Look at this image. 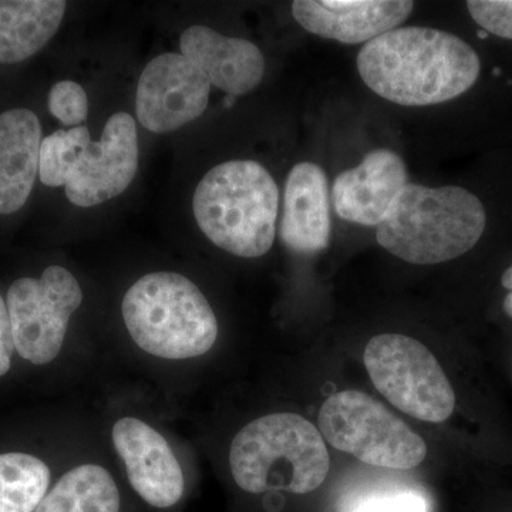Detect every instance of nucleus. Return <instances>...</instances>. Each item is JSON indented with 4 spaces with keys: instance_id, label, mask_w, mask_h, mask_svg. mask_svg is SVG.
<instances>
[{
    "instance_id": "7ed1b4c3",
    "label": "nucleus",
    "mask_w": 512,
    "mask_h": 512,
    "mask_svg": "<svg viewBox=\"0 0 512 512\" xmlns=\"http://www.w3.org/2000/svg\"><path fill=\"white\" fill-rule=\"evenodd\" d=\"M192 211L215 247L241 258H258L274 245L279 188L264 165L227 161L202 177Z\"/></svg>"
},
{
    "instance_id": "aec40b11",
    "label": "nucleus",
    "mask_w": 512,
    "mask_h": 512,
    "mask_svg": "<svg viewBox=\"0 0 512 512\" xmlns=\"http://www.w3.org/2000/svg\"><path fill=\"white\" fill-rule=\"evenodd\" d=\"M89 138H92L89 128L84 126L57 130L43 137L39 160L40 183L49 188L64 187L77 151Z\"/></svg>"
},
{
    "instance_id": "a211bd4d",
    "label": "nucleus",
    "mask_w": 512,
    "mask_h": 512,
    "mask_svg": "<svg viewBox=\"0 0 512 512\" xmlns=\"http://www.w3.org/2000/svg\"><path fill=\"white\" fill-rule=\"evenodd\" d=\"M120 507V490L109 471L83 464L63 474L35 512H120Z\"/></svg>"
},
{
    "instance_id": "f257e3e1",
    "label": "nucleus",
    "mask_w": 512,
    "mask_h": 512,
    "mask_svg": "<svg viewBox=\"0 0 512 512\" xmlns=\"http://www.w3.org/2000/svg\"><path fill=\"white\" fill-rule=\"evenodd\" d=\"M357 72L377 96L406 107L436 106L476 84L481 60L466 40L444 30L406 26L370 40Z\"/></svg>"
},
{
    "instance_id": "2eb2a0df",
    "label": "nucleus",
    "mask_w": 512,
    "mask_h": 512,
    "mask_svg": "<svg viewBox=\"0 0 512 512\" xmlns=\"http://www.w3.org/2000/svg\"><path fill=\"white\" fill-rule=\"evenodd\" d=\"M279 235L285 247L298 254H318L329 247V181L320 165L306 161L296 164L289 173Z\"/></svg>"
},
{
    "instance_id": "f8f14e48",
    "label": "nucleus",
    "mask_w": 512,
    "mask_h": 512,
    "mask_svg": "<svg viewBox=\"0 0 512 512\" xmlns=\"http://www.w3.org/2000/svg\"><path fill=\"white\" fill-rule=\"evenodd\" d=\"M409 0H296L293 18L306 32L359 45L400 28L412 15Z\"/></svg>"
},
{
    "instance_id": "5701e85b",
    "label": "nucleus",
    "mask_w": 512,
    "mask_h": 512,
    "mask_svg": "<svg viewBox=\"0 0 512 512\" xmlns=\"http://www.w3.org/2000/svg\"><path fill=\"white\" fill-rule=\"evenodd\" d=\"M353 512H427V504L414 493L382 494L367 498Z\"/></svg>"
},
{
    "instance_id": "0eeeda50",
    "label": "nucleus",
    "mask_w": 512,
    "mask_h": 512,
    "mask_svg": "<svg viewBox=\"0 0 512 512\" xmlns=\"http://www.w3.org/2000/svg\"><path fill=\"white\" fill-rule=\"evenodd\" d=\"M16 357L33 367L55 362L70 318L83 302L72 272L49 265L39 275L19 276L5 293Z\"/></svg>"
},
{
    "instance_id": "6ab92c4d",
    "label": "nucleus",
    "mask_w": 512,
    "mask_h": 512,
    "mask_svg": "<svg viewBox=\"0 0 512 512\" xmlns=\"http://www.w3.org/2000/svg\"><path fill=\"white\" fill-rule=\"evenodd\" d=\"M52 470L25 450L0 451V512H35L50 490Z\"/></svg>"
},
{
    "instance_id": "412c9836",
    "label": "nucleus",
    "mask_w": 512,
    "mask_h": 512,
    "mask_svg": "<svg viewBox=\"0 0 512 512\" xmlns=\"http://www.w3.org/2000/svg\"><path fill=\"white\" fill-rule=\"evenodd\" d=\"M47 107L50 114L60 123L79 127L89 114V99L80 84L72 80H62L53 84L47 94Z\"/></svg>"
},
{
    "instance_id": "4be33fe9",
    "label": "nucleus",
    "mask_w": 512,
    "mask_h": 512,
    "mask_svg": "<svg viewBox=\"0 0 512 512\" xmlns=\"http://www.w3.org/2000/svg\"><path fill=\"white\" fill-rule=\"evenodd\" d=\"M467 9L484 32L512 40V0H470Z\"/></svg>"
},
{
    "instance_id": "9b49d317",
    "label": "nucleus",
    "mask_w": 512,
    "mask_h": 512,
    "mask_svg": "<svg viewBox=\"0 0 512 512\" xmlns=\"http://www.w3.org/2000/svg\"><path fill=\"white\" fill-rule=\"evenodd\" d=\"M113 444L126 466L128 481L147 504L170 508L184 495V474L167 440L134 417L114 424Z\"/></svg>"
},
{
    "instance_id": "393cba45",
    "label": "nucleus",
    "mask_w": 512,
    "mask_h": 512,
    "mask_svg": "<svg viewBox=\"0 0 512 512\" xmlns=\"http://www.w3.org/2000/svg\"><path fill=\"white\" fill-rule=\"evenodd\" d=\"M501 284H503L505 289L510 291V293L505 296L503 308L504 312L512 318V265L504 272L503 278H501Z\"/></svg>"
},
{
    "instance_id": "39448f33",
    "label": "nucleus",
    "mask_w": 512,
    "mask_h": 512,
    "mask_svg": "<svg viewBox=\"0 0 512 512\" xmlns=\"http://www.w3.org/2000/svg\"><path fill=\"white\" fill-rule=\"evenodd\" d=\"M128 333L148 355L192 359L210 352L218 322L200 288L175 272H153L138 279L123 299Z\"/></svg>"
},
{
    "instance_id": "f3484780",
    "label": "nucleus",
    "mask_w": 512,
    "mask_h": 512,
    "mask_svg": "<svg viewBox=\"0 0 512 512\" xmlns=\"http://www.w3.org/2000/svg\"><path fill=\"white\" fill-rule=\"evenodd\" d=\"M63 0H0V64L37 55L62 25Z\"/></svg>"
},
{
    "instance_id": "4468645a",
    "label": "nucleus",
    "mask_w": 512,
    "mask_h": 512,
    "mask_svg": "<svg viewBox=\"0 0 512 512\" xmlns=\"http://www.w3.org/2000/svg\"><path fill=\"white\" fill-rule=\"evenodd\" d=\"M180 53L197 64L211 86L228 96L251 93L261 84L265 59L249 40L221 35L208 26H191L180 39Z\"/></svg>"
},
{
    "instance_id": "20e7f679",
    "label": "nucleus",
    "mask_w": 512,
    "mask_h": 512,
    "mask_svg": "<svg viewBox=\"0 0 512 512\" xmlns=\"http://www.w3.org/2000/svg\"><path fill=\"white\" fill-rule=\"evenodd\" d=\"M232 477L241 490L309 494L325 483L328 447L318 427L295 413L259 417L239 430L229 450Z\"/></svg>"
},
{
    "instance_id": "f03ea898",
    "label": "nucleus",
    "mask_w": 512,
    "mask_h": 512,
    "mask_svg": "<svg viewBox=\"0 0 512 512\" xmlns=\"http://www.w3.org/2000/svg\"><path fill=\"white\" fill-rule=\"evenodd\" d=\"M487 214L463 187L407 184L377 225L376 239L413 265H436L471 251L483 237Z\"/></svg>"
},
{
    "instance_id": "9d476101",
    "label": "nucleus",
    "mask_w": 512,
    "mask_h": 512,
    "mask_svg": "<svg viewBox=\"0 0 512 512\" xmlns=\"http://www.w3.org/2000/svg\"><path fill=\"white\" fill-rule=\"evenodd\" d=\"M211 83L181 53H164L147 64L138 80L137 119L153 133H171L204 114Z\"/></svg>"
},
{
    "instance_id": "423d86ee",
    "label": "nucleus",
    "mask_w": 512,
    "mask_h": 512,
    "mask_svg": "<svg viewBox=\"0 0 512 512\" xmlns=\"http://www.w3.org/2000/svg\"><path fill=\"white\" fill-rule=\"evenodd\" d=\"M319 431L336 450L370 466L412 470L427 456L419 434L359 390L335 393L323 403Z\"/></svg>"
},
{
    "instance_id": "6e6552de",
    "label": "nucleus",
    "mask_w": 512,
    "mask_h": 512,
    "mask_svg": "<svg viewBox=\"0 0 512 512\" xmlns=\"http://www.w3.org/2000/svg\"><path fill=\"white\" fill-rule=\"evenodd\" d=\"M370 379L393 406L417 420L446 421L456 407V393L439 360L423 343L386 333L365 349Z\"/></svg>"
},
{
    "instance_id": "b1692460",
    "label": "nucleus",
    "mask_w": 512,
    "mask_h": 512,
    "mask_svg": "<svg viewBox=\"0 0 512 512\" xmlns=\"http://www.w3.org/2000/svg\"><path fill=\"white\" fill-rule=\"evenodd\" d=\"M15 360L16 350L12 328H10L8 306H6L5 295L0 292V380L10 375Z\"/></svg>"
},
{
    "instance_id": "ddd939ff",
    "label": "nucleus",
    "mask_w": 512,
    "mask_h": 512,
    "mask_svg": "<svg viewBox=\"0 0 512 512\" xmlns=\"http://www.w3.org/2000/svg\"><path fill=\"white\" fill-rule=\"evenodd\" d=\"M409 184L403 158L387 148L370 151L355 168L342 171L332 187V201L342 220L377 227Z\"/></svg>"
},
{
    "instance_id": "dca6fc26",
    "label": "nucleus",
    "mask_w": 512,
    "mask_h": 512,
    "mask_svg": "<svg viewBox=\"0 0 512 512\" xmlns=\"http://www.w3.org/2000/svg\"><path fill=\"white\" fill-rule=\"evenodd\" d=\"M43 130L28 107L0 111V218L18 214L39 178Z\"/></svg>"
},
{
    "instance_id": "1a4fd4ad",
    "label": "nucleus",
    "mask_w": 512,
    "mask_h": 512,
    "mask_svg": "<svg viewBox=\"0 0 512 512\" xmlns=\"http://www.w3.org/2000/svg\"><path fill=\"white\" fill-rule=\"evenodd\" d=\"M138 168L136 120L124 111L113 114L99 141L92 138L77 151L67 174V200L90 208L119 197L133 183Z\"/></svg>"
}]
</instances>
